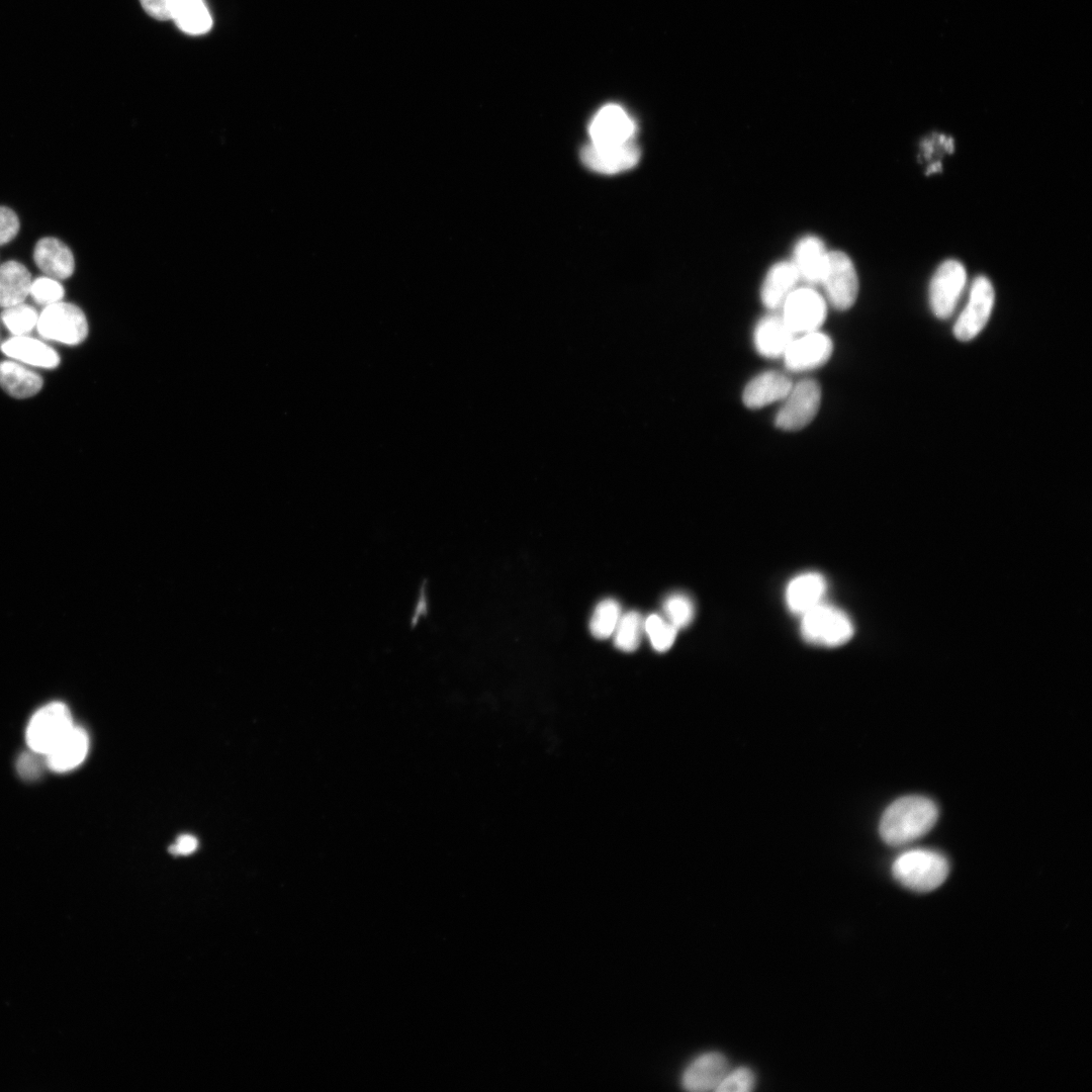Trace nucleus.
Returning a JSON list of instances; mask_svg holds the SVG:
<instances>
[{
  "mask_svg": "<svg viewBox=\"0 0 1092 1092\" xmlns=\"http://www.w3.org/2000/svg\"><path fill=\"white\" fill-rule=\"evenodd\" d=\"M1 317L14 336H23L36 327L38 314L33 307L21 302L6 307Z\"/></svg>",
  "mask_w": 1092,
  "mask_h": 1092,
  "instance_id": "c85d7f7f",
  "label": "nucleus"
},
{
  "mask_svg": "<svg viewBox=\"0 0 1092 1092\" xmlns=\"http://www.w3.org/2000/svg\"><path fill=\"white\" fill-rule=\"evenodd\" d=\"M795 336L782 315L770 314L759 320L755 326L753 343L761 356L778 358L784 355Z\"/></svg>",
  "mask_w": 1092,
  "mask_h": 1092,
  "instance_id": "6ab92c4d",
  "label": "nucleus"
},
{
  "mask_svg": "<svg viewBox=\"0 0 1092 1092\" xmlns=\"http://www.w3.org/2000/svg\"><path fill=\"white\" fill-rule=\"evenodd\" d=\"M36 328L42 338L67 345L80 344L88 334L84 312L63 301L46 306L38 315Z\"/></svg>",
  "mask_w": 1092,
  "mask_h": 1092,
  "instance_id": "20e7f679",
  "label": "nucleus"
},
{
  "mask_svg": "<svg viewBox=\"0 0 1092 1092\" xmlns=\"http://www.w3.org/2000/svg\"><path fill=\"white\" fill-rule=\"evenodd\" d=\"M0 386L11 396L25 398L40 390L42 379L16 362L3 361L0 362Z\"/></svg>",
  "mask_w": 1092,
  "mask_h": 1092,
  "instance_id": "393cba45",
  "label": "nucleus"
},
{
  "mask_svg": "<svg viewBox=\"0 0 1092 1092\" xmlns=\"http://www.w3.org/2000/svg\"><path fill=\"white\" fill-rule=\"evenodd\" d=\"M644 621L640 613L629 611L621 615L614 631V644L624 652L635 651L642 638Z\"/></svg>",
  "mask_w": 1092,
  "mask_h": 1092,
  "instance_id": "a878e982",
  "label": "nucleus"
},
{
  "mask_svg": "<svg viewBox=\"0 0 1092 1092\" xmlns=\"http://www.w3.org/2000/svg\"><path fill=\"white\" fill-rule=\"evenodd\" d=\"M36 266L49 277L66 279L75 268L71 250L60 240L52 237L40 239L33 251Z\"/></svg>",
  "mask_w": 1092,
  "mask_h": 1092,
  "instance_id": "412c9836",
  "label": "nucleus"
},
{
  "mask_svg": "<svg viewBox=\"0 0 1092 1092\" xmlns=\"http://www.w3.org/2000/svg\"><path fill=\"white\" fill-rule=\"evenodd\" d=\"M826 592L827 581L821 573L817 571L801 573L792 578L786 587L787 607L792 613L802 616L823 603Z\"/></svg>",
  "mask_w": 1092,
  "mask_h": 1092,
  "instance_id": "2eb2a0df",
  "label": "nucleus"
},
{
  "mask_svg": "<svg viewBox=\"0 0 1092 1092\" xmlns=\"http://www.w3.org/2000/svg\"><path fill=\"white\" fill-rule=\"evenodd\" d=\"M175 0H140L144 10L153 18L165 21L171 19V7Z\"/></svg>",
  "mask_w": 1092,
  "mask_h": 1092,
  "instance_id": "f704fd0d",
  "label": "nucleus"
},
{
  "mask_svg": "<svg viewBox=\"0 0 1092 1092\" xmlns=\"http://www.w3.org/2000/svg\"><path fill=\"white\" fill-rule=\"evenodd\" d=\"M754 1085L755 1077L753 1072L746 1067H740L734 1070L729 1069L716 1091L748 1092L753 1089Z\"/></svg>",
  "mask_w": 1092,
  "mask_h": 1092,
  "instance_id": "2f4dec72",
  "label": "nucleus"
},
{
  "mask_svg": "<svg viewBox=\"0 0 1092 1092\" xmlns=\"http://www.w3.org/2000/svg\"><path fill=\"white\" fill-rule=\"evenodd\" d=\"M782 309V317L795 335L818 331L827 313L826 299L810 286L793 290Z\"/></svg>",
  "mask_w": 1092,
  "mask_h": 1092,
  "instance_id": "6e6552de",
  "label": "nucleus"
},
{
  "mask_svg": "<svg viewBox=\"0 0 1092 1092\" xmlns=\"http://www.w3.org/2000/svg\"><path fill=\"white\" fill-rule=\"evenodd\" d=\"M32 283L27 268L17 261L0 265V307H9L24 301Z\"/></svg>",
  "mask_w": 1092,
  "mask_h": 1092,
  "instance_id": "5701e85b",
  "label": "nucleus"
},
{
  "mask_svg": "<svg viewBox=\"0 0 1092 1092\" xmlns=\"http://www.w3.org/2000/svg\"><path fill=\"white\" fill-rule=\"evenodd\" d=\"M820 284L834 308H850L857 297L858 278L849 256L842 251H829Z\"/></svg>",
  "mask_w": 1092,
  "mask_h": 1092,
  "instance_id": "423d86ee",
  "label": "nucleus"
},
{
  "mask_svg": "<svg viewBox=\"0 0 1092 1092\" xmlns=\"http://www.w3.org/2000/svg\"><path fill=\"white\" fill-rule=\"evenodd\" d=\"M171 19L183 32L198 35L212 26V18L203 0H175Z\"/></svg>",
  "mask_w": 1092,
  "mask_h": 1092,
  "instance_id": "b1692460",
  "label": "nucleus"
},
{
  "mask_svg": "<svg viewBox=\"0 0 1092 1092\" xmlns=\"http://www.w3.org/2000/svg\"><path fill=\"white\" fill-rule=\"evenodd\" d=\"M29 294L37 303L48 306L62 300L64 288L57 279L43 276L32 281Z\"/></svg>",
  "mask_w": 1092,
  "mask_h": 1092,
  "instance_id": "7c9ffc66",
  "label": "nucleus"
},
{
  "mask_svg": "<svg viewBox=\"0 0 1092 1092\" xmlns=\"http://www.w3.org/2000/svg\"><path fill=\"white\" fill-rule=\"evenodd\" d=\"M828 253L818 237L809 235L801 238L794 247L792 260L800 280L809 284H820Z\"/></svg>",
  "mask_w": 1092,
  "mask_h": 1092,
  "instance_id": "a211bd4d",
  "label": "nucleus"
},
{
  "mask_svg": "<svg viewBox=\"0 0 1092 1092\" xmlns=\"http://www.w3.org/2000/svg\"><path fill=\"white\" fill-rule=\"evenodd\" d=\"M801 617V635L811 644L837 647L853 636L854 627L848 615L824 602Z\"/></svg>",
  "mask_w": 1092,
  "mask_h": 1092,
  "instance_id": "7ed1b4c3",
  "label": "nucleus"
},
{
  "mask_svg": "<svg viewBox=\"0 0 1092 1092\" xmlns=\"http://www.w3.org/2000/svg\"><path fill=\"white\" fill-rule=\"evenodd\" d=\"M792 386L793 382L787 375L777 371H766L758 374L746 384L742 400L749 408H760L784 399Z\"/></svg>",
  "mask_w": 1092,
  "mask_h": 1092,
  "instance_id": "f3484780",
  "label": "nucleus"
},
{
  "mask_svg": "<svg viewBox=\"0 0 1092 1092\" xmlns=\"http://www.w3.org/2000/svg\"><path fill=\"white\" fill-rule=\"evenodd\" d=\"M665 619L677 630L689 626L695 617V604L686 594L669 595L662 605Z\"/></svg>",
  "mask_w": 1092,
  "mask_h": 1092,
  "instance_id": "cd10ccee",
  "label": "nucleus"
},
{
  "mask_svg": "<svg viewBox=\"0 0 1092 1092\" xmlns=\"http://www.w3.org/2000/svg\"><path fill=\"white\" fill-rule=\"evenodd\" d=\"M644 631H646L652 647L658 652L667 651L672 646L677 634V629L665 618L657 614H651L644 621Z\"/></svg>",
  "mask_w": 1092,
  "mask_h": 1092,
  "instance_id": "c756f323",
  "label": "nucleus"
},
{
  "mask_svg": "<svg viewBox=\"0 0 1092 1092\" xmlns=\"http://www.w3.org/2000/svg\"><path fill=\"white\" fill-rule=\"evenodd\" d=\"M775 425L784 431H798L809 425L818 413L821 403V388L813 379H804L793 384L784 398Z\"/></svg>",
  "mask_w": 1092,
  "mask_h": 1092,
  "instance_id": "0eeeda50",
  "label": "nucleus"
},
{
  "mask_svg": "<svg viewBox=\"0 0 1092 1092\" xmlns=\"http://www.w3.org/2000/svg\"><path fill=\"white\" fill-rule=\"evenodd\" d=\"M74 726L68 707L60 702L50 703L36 711L26 727L29 749L47 754Z\"/></svg>",
  "mask_w": 1092,
  "mask_h": 1092,
  "instance_id": "39448f33",
  "label": "nucleus"
},
{
  "mask_svg": "<svg viewBox=\"0 0 1092 1092\" xmlns=\"http://www.w3.org/2000/svg\"><path fill=\"white\" fill-rule=\"evenodd\" d=\"M938 818L937 805L920 795L895 800L884 811L879 832L891 846L906 845L931 830Z\"/></svg>",
  "mask_w": 1092,
  "mask_h": 1092,
  "instance_id": "f257e3e1",
  "label": "nucleus"
},
{
  "mask_svg": "<svg viewBox=\"0 0 1092 1092\" xmlns=\"http://www.w3.org/2000/svg\"><path fill=\"white\" fill-rule=\"evenodd\" d=\"M89 737L80 726H74L46 754L48 768L66 772L80 765L87 756Z\"/></svg>",
  "mask_w": 1092,
  "mask_h": 1092,
  "instance_id": "dca6fc26",
  "label": "nucleus"
},
{
  "mask_svg": "<svg viewBox=\"0 0 1092 1092\" xmlns=\"http://www.w3.org/2000/svg\"><path fill=\"white\" fill-rule=\"evenodd\" d=\"M832 351L831 339L826 334L815 331L794 338L783 357L791 371H805L826 363Z\"/></svg>",
  "mask_w": 1092,
  "mask_h": 1092,
  "instance_id": "ddd939ff",
  "label": "nucleus"
},
{
  "mask_svg": "<svg viewBox=\"0 0 1092 1092\" xmlns=\"http://www.w3.org/2000/svg\"><path fill=\"white\" fill-rule=\"evenodd\" d=\"M196 847L197 839L190 834H183L170 846V852L175 855H187L192 853Z\"/></svg>",
  "mask_w": 1092,
  "mask_h": 1092,
  "instance_id": "c9c22d12",
  "label": "nucleus"
},
{
  "mask_svg": "<svg viewBox=\"0 0 1092 1092\" xmlns=\"http://www.w3.org/2000/svg\"><path fill=\"white\" fill-rule=\"evenodd\" d=\"M949 863L938 851L914 848L902 852L892 864L895 880L905 888L925 893L937 889L946 880Z\"/></svg>",
  "mask_w": 1092,
  "mask_h": 1092,
  "instance_id": "f03ea898",
  "label": "nucleus"
},
{
  "mask_svg": "<svg viewBox=\"0 0 1092 1092\" xmlns=\"http://www.w3.org/2000/svg\"><path fill=\"white\" fill-rule=\"evenodd\" d=\"M19 231V219L15 212L5 206H0V245L9 243Z\"/></svg>",
  "mask_w": 1092,
  "mask_h": 1092,
  "instance_id": "72a5a7b5",
  "label": "nucleus"
},
{
  "mask_svg": "<svg viewBox=\"0 0 1092 1092\" xmlns=\"http://www.w3.org/2000/svg\"><path fill=\"white\" fill-rule=\"evenodd\" d=\"M995 300L993 286L985 276H978L972 284L967 305L953 326V335L960 341L974 339L986 326Z\"/></svg>",
  "mask_w": 1092,
  "mask_h": 1092,
  "instance_id": "9d476101",
  "label": "nucleus"
},
{
  "mask_svg": "<svg viewBox=\"0 0 1092 1092\" xmlns=\"http://www.w3.org/2000/svg\"><path fill=\"white\" fill-rule=\"evenodd\" d=\"M728 1071V1062L722 1054L705 1053L686 1068L681 1076V1086L694 1092L716 1091Z\"/></svg>",
  "mask_w": 1092,
  "mask_h": 1092,
  "instance_id": "4468645a",
  "label": "nucleus"
},
{
  "mask_svg": "<svg viewBox=\"0 0 1092 1092\" xmlns=\"http://www.w3.org/2000/svg\"><path fill=\"white\" fill-rule=\"evenodd\" d=\"M588 133L593 145L618 146L635 140L636 125L621 106L608 104L592 119Z\"/></svg>",
  "mask_w": 1092,
  "mask_h": 1092,
  "instance_id": "9b49d317",
  "label": "nucleus"
},
{
  "mask_svg": "<svg viewBox=\"0 0 1092 1092\" xmlns=\"http://www.w3.org/2000/svg\"><path fill=\"white\" fill-rule=\"evenodd\" d=\"M621 617V606L616 600L606 599L598 604L589 622V630L597 639H607L615 631Z\"/></svg>",
  "mask_w": 1092,
  "mask_h": 1092,
  "instance_id": "bb28decb",
  "label": "nucleus"
},
{
  "mask_svg": "<svg viewBox=\"0 0 1092 1092\" xmlns=\"http://www.w3.org/2000/svg\"><path fill=\"white\" fill-rule=\"evenodd\" d=\"M580 158L585 167L602 174H617L637 165L640 150L635 140L618 146H596L588 144L582 148Z\"/></svg>",
  "mask_w": 1092,
  "mask_h": 1092,
  "instance_id": "f8f14e48",
  "label": "nucleus"
},
{
  "mask_svg": "<svg viewBox=\"0 0 1092 1092\" xmlns=\"http://www.w3.org/2000/svg\"><path fill=\"white\" fill-rule=\"evenodd\" d=\"M940 170H941V164H940V162H938V163H934V164H931V165H930V166H929V167L927 168V172H926V173H927V174H932V173H934V172H938V171H940Z\"/></svg>",
  "mask_w": 1092,
  "mask_h": 1092,
  "instance_id": "e433bc0d",
  "label": "nucleus"
},
{
  "mask_svg": "<svg viewBox=\"0 0 1092 1092\" xmlns=\"http://www.w3.org/2000/svg\"><path fill=\"white\" fill-rule=\"evenodd\" d=\"M800 281L799 273L792 261H780L767 271L761 288L760 298L769 309L782 307L786 298L795 290Z\"/></svg>",
  "mask_w": 1092,
  "mask_h": 1092,
  "instance_id": "aec40b11",
  "label": "nucleus"
},
{
  "mask_svg": "<svg viewBox=\"0 0 1092 1092\" xmlns=\"http://www.w3.org/2000/svg\"><path fill=\"white\" fill-rule=\"evenodd\" d=\"M9 357L20 362L41 368H55L59 365L58 353L47 344L30 337L14 336L1 346Z\"/></svg>",
  "mask_w": 1092,
  "mask_h": 1092,
  "instance_id": "4be33fe9",
  "label": "nucleus"
},
{
  "mask_svg": "<svg viewBox=\"0 0 1092 1092\" xmlns=\"http://www.w3.org/2000/svg\"><path fill=\"white\" fill-rule=\"evenodd\" d=\"M16 766L19 775L27 780L38 778L43 768L48 767L46 755L31 749L19 756Z\"/></svg>",
  "mask_w": 1092,
  "mask_h": 1092,
  "instance_id": "473e14b6",
  "label": "nucleus"
},
{
  "mask_svg": "<svg viewBox=\"0 0 1092 1092\" xmlns=\"http://www.w3.org/2000/svg\"><path fill=\"white\" fill-rule=\"evenodd\" d=\"M966 281V269L961 262L950 259L939 265L929 285V303L936 317L945 320L952 314Z\"/></svg>",
  "mask_w": 1092,
  "mask_h": 1092,
  "instance_id": "1a4fd4ad",
  "label": "nucleus"
}]
</instances>
